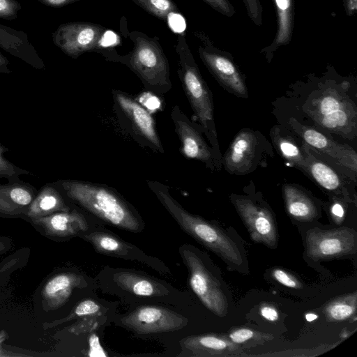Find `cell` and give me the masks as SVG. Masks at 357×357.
<instances>
[{"label":"cell","mask_w":357,"mask_h":357,"mask_svg":"<svg viewBox=\"0 0 357 357\" xmlns=\"http://www.w3.org/2000/svg\"><path fill=\"white\" fill-rule=\"evenodd\" d=\"M54 184L71 201L107 224L133 233L143 230L141 216L114 189L78 180H61Z\"/></svg>","instance_id":"cell-1"},{"label":"cell","mask_w":357,"mask_h":357,"mask_svg":"<svg viewBox=\"0 0 357 357\" xmlns=\"http://www.w3.org/2000/svg\"><path fill=\"white\" fill-rule=\"evenodd\" d=\"M151 191L181 229L231 266L240 267L243 258L236 244L218 225L185 210L158 181H147Z\"/></svg>","instance_id":"cell-2"},{"label":"cell","mask_w":357,"mask_h":357,"mask_svg":"<svg viewBox=\"0 0 357 357\" xmlns=\"http://www.w3.org/2000/svg\"><path fill=\"white\" fill-rule=\"evenodd\" d=\"M175 50L178 55L177 72L184 92L204 135L222 161L212 93L199 70L184 35H178Z\"/></svg>","instance_id":"cell-3"},{"label":"cell","mask_w":357,"mask_h":357,"mask_svg":"<svg viewBox=\"0 0 357 357\" xmlns=\"http://www.w3.org/2000/svg\"><path fill=\"white\" fill-rule=\"evenodd\" d=\"M127 34L133 43L132 50L125 56L116 54L110 61L126 65L151 92L168 93L172 86L169 65L158 40L139 31H127Z\"/></svg>","instance_id":"cell-4"},{"label":"cell","mask_w":357,"mask_h":357,"mask_svg":"<svg viewBox=\"0 0 357 357\" xmlns=\"http://www.w3.org/2000/svg\"><path fill=\"white\" fill-rule=\"evenodd\" d=\"M304 109L315 125L325 131L349 139L356 137V105L339 89L327 87L319 91L308 98Z\"/></svg>","instance_id":"cell-5"},{"label":"cell","mask_w":357,"mask_h":357,"mask_svg":"<svg viewBox=\"0 0 357 357\" xmlns=\"http://www.w3.org/2000/svg\"><path fill=\"white\" fill-rule=\"evenodd\" d=\"M272 144L258 130L241 129L234 137L222 165L230 174L246 175L259 167H266L268 158L274 157Z\"/></svg>","instance_id":"cell-6"},{"label":"cell","mask_w":357,"mask_h":357,"mask_svg":"<svg viewBox=\"0 0 357 357\" xmlns=\"http://www.w3.org/2000/svg\"><path fill=\"white\" fill-rule=\"evenodd\" d=\"M178 252L189 273V284L203 305L220 317L226 316L228 303L219 280L210 271L200 251L183 244Z\"/></svg>","instance_id":"cell-7"},{"label":"cell","mask_w":357,"mask_h":357,"mask_svg":"<svg viewBox=\"0 0 357 357\" xmlns=\"http://www.w3.org/2000/svg\"><path fill=\"white\" fill-rule=\"evenodd\" d=\"M200 44L198 53L203 63L219 84L227 92L247 98L248 91L243 75L227 52L218 49L201 31H194Z\"/></svg>","instance_id":"cell-8"},{"label":"cell","mask_w":357,"mask_h":357,"mask_svg":"<svg viewBox=\"0 0 357 357\" xmlns=\"http://www.w3.org/2000/svg\"><path fill=\"white\" fill-rule=\"evenodd\" d=\"M107 29L89 22H70L60 24L52 33L54 44L67 56L77 59L86 52L105 50L102 42Z\"/></svg>","instance_id":"cell-9"},{"label":"cell","mask_w":357,"mask_h":357,"mask_svg":"<svg viewBox=\"0 0 357 357\" xmlns=\"http://www.w3.org/2000/svg\"><path fill=\"white\" fill-rule=\"evenodd\" d=\"M357 250V234L353 229L342 227L331 230L314 228L306 233L305 251L313 261L351 256Z\"/></svg>","instance_id":"cell-10"},{"label":"cell","mask_w":357,"mask_h":357,"mask_svg":"<svg viewBox=\"0 0 357 357\" xmlns=\"http://www.w3.org/2000/svg\"><path fill=\"white\" fill-rule=\"evenodd\" d=\"M170 116L181 143L182 154L203 162L211 171H220L222 161L206 142L200 126L190 120L178 105L172 107Z\"/></svg>","instance_id":"cell-11"},{"label":"cell","mask_w":357,"mask_h":357,"mask_svg":"<svg viewBox=\"0 0 357 357\" xmlns=\"http://www.w3.org/2000/svg\"><path fill=\"white\" fill-rule=\"evenodd\" d=\"M229 198L246 227L250 238L268 248H276L277 228L273 215L268 207L245 195L232 194Z\"/></svg>","instance_id":"cell-12"},{"label":"cell","mask_w":357,"mask_h":357,"mask_svg":"<svg viewBox=\"0 0 357 357\" xmlns=\"http://www.w3.org/2000/svg\"><path fill=\"white\" fill-rule=\"evenodd\" d=\"M121 324L139 335L178 331L185 326L188 319L168 308L157 305H142L121 319Z\"/></svg>","instance_id":"cell-13"},{"label":"cell","mask_w":357,"mask_h":357,"mask_svg":"<svg viewBox=\"0 0 357 357\" xmlns=\"http://www.w3.org/2000/svg\"><path fill=\"white\" fill-rule=\"evenodd\" d=\"M112 94L116 111L126 120L137 139L153 150L163 153L164 149L154 119L148 110L125 92L113 90Z\"/></svg>","instance_id":"cell-14"},{"label":"cell","mask_w":357,"mask_h":357,"mask_svg":"<svg viewBox=\"0 0 357 357\" xmlns=\"http://www.w3.org/2000/svg\"><path fill=\"white\" fill-rule=\"evenodd\" d=\"M289 125L292 130L302 138L303 142L314 151L324 155L335 164L347 169L348 173L356 178L357 155L351 147L333 141L321 132L303 125L294 118L289 119Z\"/></svg>","instance_id":"cell-15"},{"label":"cell","mask_w":357,"mask_h":357,"mask_svg":"<svg viewBox=\"0 0 357 357\" xmlns=\"http://www.w3.org/2000/svg\"><path fill=\"white\" fill-rule=\"evenodd\" d=\"M82 237L89 242L97 252L128 260H135L149 266L162 273L169 269L160 259L149 256L137 247L119 238L111 232L95 231L83 234Z\"/></svg>","instance_id":"cell-16"},{"label":"cell","mask_w":357,"mask_h":357,"mask_svg":"<svg viewBox=\"0 0 357 357\" xmlns=\"http://www.w3.org/2000/svg\"><path fill=\"white\" fill-rule=\"evenodd\" d=\"M181 351L178 356L221 357L238 356L243 349L227 335L206 333L187 336L180 341Z\"/></svg>","instance_id":"cell-17"},{"label":"cell","mask_w":357,"mask_h":357,"mask_svg":"<svg viewBox=\"0 0 357 357\" xmlns=\"http://www.w3.org/2000/svg\"><path fill=\"white\" fill-rule=\"evenodd\" d=\"M31 220L43 229L45 235L56 238H70L83 234L89 229L84 216L75 209Z\"/></svg>","instance_id":"cell-18"},{"label":"cell","mask_w":357,"mask_h":357,"mask_svg":"<svg viewBox=\"0 0 357 357\" xmlns=\"http://www.w3.org/2000/svg\"><path fill=\"white\" fill-rule=\"evenodd\" d=\"M302 146L307 157V175L324 189L343 196L347 195V183L339 172L321 157H317L315 151L305 142Z\"/></svg>","instance_id":"cell-19"},{"label":"cell","mask_w":357,"mask_h":357,"mask_svg":"<svg viewBox=\"0 0 357 357\" xmlns=\"http://www.w3.org/2000/svg\"><path fill=\"white\" fill-rule=\"evenodd\" d=\"M83 278L74 273H61L52 276L44 284L41 294L44 307L56 310L69 299L74 289L82 287Z\"/></svg>","instance_id":"cell-20"},{"label":"cell","mask_w":357,"mask_h":357,"mask_svg":"<svg viewBox=\"0 0 357 357\" xmlns=\"http://www.w3.org/2000/svg\"><path fill=\"white\" fill-rule=\"evenodd\" d=\"M37 192L33 186L20 181L0 184V214H25Z\"/></svg>","instance_id":"cell-21"},{"label":"cell","mask_w":357,"mask_h":357,"mask_svg":"<svg viewBox=\"0 0 357 357\" xmlns=\"http://www.w3.org/2000/svg\"><path fill=\"white\" fill-rule=\"evenodd\" d=\"M276 11L277 29L273 42L261 50L268 61L282 46L290 43L294 26V0H273Z\"/></svg>","instance_id":"cell-22"},{"label":"cell","mask_w":357,"mask_h":357,"mask_svg":"<svg viewBox=\"0 0 357 357\" xmlns=\"http://www.w3.org/2000/svg\"><path fill=\"white\" fill-rule=\"evenodd\" d=\"M285 208L289 215L302 222L312 221L318 217V208L311 197L300 186L285 183L282 187Z\"/></svg>","instance_id":"cell-23"},{"label":"cell","mask_w":357,"mask_h":357,"mask_svg":"<svg viewBox=\"0 0 357 357\" xmlns=\"http://www.w3.org/2000/svg\"><path fill=\"white\" fill-rule=\"evenodd\" d=\"M114 280L123 290L138 296H162L169 294L164 284L132 271H120L114 275Z\"/></svg>","instance_id":"cell-24"},{"label":"cell","mask_w":357,"mask_h":357,"mask_svg":"<svg viewBox=\"0 0 357 357\" xmlns=\"http://www.w3.org/2000/svg\"><path fill=\"white\" fill-rule=\"evenodd\" d=\"M70 210L61 192L52 183L43 186L36 194L24 215L31 219Z\"/></svg>","instance_id":"cell-25"},{"label":"cell","mask_w":357,"mask_h":357,"mask_svg":"<svg viewBox=\"0 0 357 357\" xmlns=\"http://www.w3.org/2000/svg\"><path fill=\"white\" fill-rule=\"evenodd\" d=\"M273 147L289 164L307 174V161L305 151L300 147L295 139L280 126H275L271 131Z\"/></svg>","instance_id":"cell-26"},{"label":"cell","mask_w":357,"mask_h":357,"mask_svg":"<svg viewBox=\"0 0 357 357\" xmlns=\"http://www.w3.org/2000/svg\"><path fill=\"white\" fill-rule=\"evenodd\" d=\"M356 292L340 296L328 302L324 307V314L328 321L340 322L356 316Z\"/></svg>","instance_id":"cell-27"},{"label":"cell","mask_w":357,"mask_h":357,"mask_svg":"<svg viewBox=\"0 0 357 357\" xmlns=\"http://www.w3.org/2000/svg\"><path fill=\"white\" fill-rule=\"evenodd\" d=\"M151 15L168 22L170 16L180 14L173 0H132Z\"/></svg>","instance_id":"cell-28"},{"label":"cell","mask_w":357,"mask_h":357,"mask_svg":"<svg viewBox=\"0 0 357 357\" xmlns=\"http://www.w3.org/2000/svg\"><path fill=\"white\" fill-rule=\"evenodd\" d=\"M101 306L96 301L86 299L79 302L66 318L51 323V326L70 321L75 318H85L98 316L101 314Z\"/></svg>","instance_id":"cell-29"},{"label":"cell","mask_w":357,"mask_h":357,"mask_svg":"<svg viewBox=\"0 0 357 357\" xmlns=\"http://www.w3.org/2000/svg\"><path fill=\"white\" fill-rule=\"evenodd\" d=\"M229 339L236 344H243L250 341L263 343L273 339L271 334L261 333L248 328H236L232 329L227 335Z\"/></svg>","instance_id":"cell-30"},{"label":"cell","mask_w":357,"mask_h":357,"mask_svg":"<svg viewBox=\"0 0 357 357\" xmlns=\"http://www.w3.org/2000/svg\"><path fill=\"white\" fill-rule=\"evenodd\" d=\"M6 151L7 149L0 144V177L6 178L10 181H19V176L21 174H27L29 172L19 168L9 162L3 156V153Z\"/></svg>","instance_id":"cell-31"},{"label":"cell","mask_w":357,"mask_h":357,"mask_svg":"<svg viewBox=\"0 0 357 357\" xmlns=\"http://www.w3.org/2000/svg\"><path fill=\"white\" fill-rule=\"evenodd\" d=\"M250 20L257 26L263 23V8L260 0H242Z\"/></svg>","instance_id":"cell-32"},{"label":"cell","mask_w":357,"mask_h":357,"mask_svg":"<svg viewBox=\"0 0 357 357\" xmlns=\"http://www.w3.org/2000/svg\"><path fill=\"white\" fill-rule=\"evenodd\" d=\"M21 9L22 6L17 0H0V19L15 20Z\"/></svg>","instance_id":"cell-33"},{"label":"cell","mask_w":357,"mask_h":357,"mask_svg":"<svg viewBox=\"0 0 357 357\" xmlns=\"http://www.w3.org/2000/svg\"><path fill=\"white\" fill-rule=\"evenodd\" d=\"M271 275L276 281L285 287L293 289H301L302 287L299 280L284 270L275 268L273 270Z\"/></svg>","instance_id":"cell-34"},{"label":"cell","mask_w":357,"mask_h":357,"mask_svg":"<svg viewBox=\"0 0 357 357\" xmlns=\"http://www.w3.org/2000/svg\"><path fill=\"white\" fill-rule=\"evenodd\" d=\"M215 11L226 17H233L236 13L234 7L229 0H202Z\"/></svg>","instance_id":"cell-35"},{"label":"cell","mask_w":357,"mask_h":357,"mask_svg":"<svg viewBox=\"0 0 357 357\" xmlns=\"http://www.w3.org/2000/svg\"><path fill=\"white\" fill-rule=\"evenodd\" d=\"M89 356H107L105 351L102 349L98 337L92 335L89 339Z\"/></svg>","instance_id":"cell-36"},{"label":"cell","mask_w":357,"mask_h":357,"mask_svg":"<svg viewBox=\"0 0 357 357\" xmlns=\"http://www.w3.org/2000/svg\"><path fill=\"white\" fill-rule=\"evenodd\" d=\"M140 102L149 109H157L160 105V102L158 97L149 92L142 94Z\"/></svg>","instance_id":"cell-37"},{"label":"cell","mask_w":357,"mask_h":357,"mask_svg":"<svg viewBox=\"0 0 357 357\" xmlns=\"http://www.w3.org/2000/svg\"><path fill=\"white\" fill-rule=\"evenodd\" d=\"M261 317L270 321H275L278 319V312L274 306L271 305H263L259 308Z\"/></svg>","instance_id":"cell-38"},{"label":"cell","mask_w":357,"mask_h":357,"mask_svg":"<svg viewBox=\"0 0 357 357\" xmlns=\"http://www.w3.org/2000/svg\"><path fill=\"white\" fill-rule=\"evenodd\" d=\"M42 4L53 8H61L81 0H37Z\"/></svg>","instance_id":"cell-39"},{"label":"cell","mask_w":357,"mask_h":357,"mask_svg":"<svg viewBox=\"0 0 357 357\" xmlns=\"http://www.w3.org/2000/svg\"><path fill=\"white\" fill-rule=\"evenodd\" d=\"M331 212L333 217L338 220V221L342 219L344 215V208L339 202H335L333 204L331 208Z\"/></svg>","instance_id":"cell-40"},{"label":"cell","mask_w":357,"mask_h":357,"mask_svg":"<svg viewBox=\"0 0 357 357\" xmlns=\"http://www.w3.org/2000/svg\"><path fill=\"white\" fill-rule=\"evenodd\" d=\"M347 15L352 16L357 10V0H344Z\"/></svg>","instance_id":"cell-41"},{"label":"cell","mask_w":357,"mask_h":357,"mask_svg":"<svg viewBox=\"0 0 357 357\" xmlns=\"http://www.w3.org/2000/svg\"><path fill=\"white\" fill-rule=\"evenodd\" d=\"M9 61L0 52V73L10 74V70L8 68Z\"/></svg>","instance_id":"cell-42"},{"label":"cell","mask_w":357,"mask_h":357,"mask_svg":"<svg viewBox=\"0 0 357 357\" xmlns=\"http://www.w3.org/2000/svg\"><path fill=\"white\" fill-rule=\"evenodd\" d=\"M318 317V316L314 313H307L305 314V319L307 321H312L314 319H316Z\"/></svg>","instance_id":"cell-43"},{"label":"cell","mask_w":357,"mask_h":357,"mask_svg":"<svg viewBox=\"0 0 357 357\" xmlns=\"http://www.w3.org/2000/svg\"><path fill=\"white\" fill-rule=\"evenodd\" d=\"M6 248V245L3 241L0 240V253L2 252Z\"/></svg>","instance_id":"cell-44"},{"label":"cell","mask_w":357,"mask_h":357,"mask_svg":"<svg viewBox=\"0 0 357 357\" xmlns=\"http://www.w3.org/2000/svg\"><path fill=\"white\" fill-rule=\"evenodd\" d=\"M6 268H7V266H6V268H5V267H3V268L0 270V274H1V273H2L5 269H6Z\"/></svg>","instance_id":"cell-45"}]
</instances>
